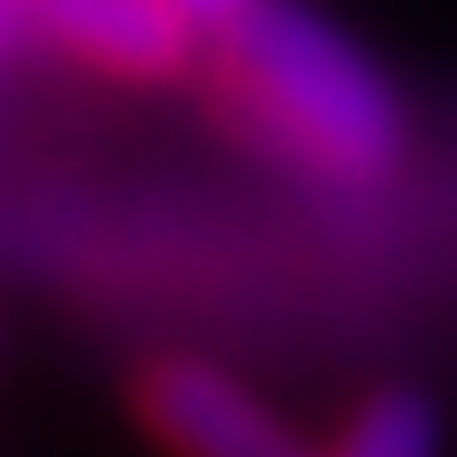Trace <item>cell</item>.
I'll return each mask as SVG.
<instances>
[{
  "label": "cell",
  "instance_id": "1",
  "mask_svg": "<svg viewBox=\"0 0 457 457\" xmlns=\"http://www.w3.org/2000/svg\"><path fill=\"white\" fill-rule=\"evenodd\" d=\"M221 69L252 114L275 130L282 153L336 183H381L411 153V107L389 69L305 0H245L213 23Z\"/></svg>",
  "mask_w": 457,
  "mask_h": 457
},
{
  "label": "cell",
  "instance_id": "2",
  "mask_svg": "<svg viewBox=\"0 0 457 457\" xmlns=\"http://www.w3.org/2000/svg\"><path fill=\"white\" fill-rule=\"evenodd\" d=\"M137 420L168 457H312L260 389L213 359H161L137 374Z\"/></svg>",
  "mask_w": 457,
  "mask_h": 457
},
{
  "label": "cell",
  "instance_id": "3",
  "mask_svg": "<svg viewBox=\"0 0 457 457\" xmlns=\"http://www.w3.org/2000/svg\"><path fill=\"white\" fill-rule=\"evenodd\" d=\"M16 31L46 38L69 62H92L107 77L168 84L198 62V23L168 0H16Z\"/></svg>",
  "mask_w": 457,
  "mask_h": 457
},
{
  "label": "cell",
  "instance_id": "4",
  "mask_svg": "<svg viewBox=\"0 0 457 457\" xmlns=\"http://www.w3.org/2000/svg\"><path fill=\"white\" fill-rule=\"evenodd\" d=\"M442 450V420L420 389H381L351 411V427L336 435V450L312 457H435Z\"/></svg>",
  "mask_w": 457,
  "mask_h": 457
},
{
  "label": "cell",
  "instance_id": "5",
  "mask_svg": "<svg viewBox=\"0 0 457 457\" xmlns=\"http://www.w3.org/2000/svg\"><path fill=\"white\" fill-rule=\"evenodd\" d=\"M168 8H183V16H191L198 31H213V23H228L237 8H245V0H168Z\"/></svg>",
  "mask_w": 457,
  "mask_h": 457
},
{
  "label": "cell",
  "instance_id": "6",
  "mask_svg": "<svg viewBox=\"0 0 457 457\" xmlns=\"http://www.w3.org/2000/svg\"><path fill=\"white\" fill-rule=\"evenodd\" d=\"M16 38V0H0V46Z\"/></svg>",
  "mask_w": 457,
  "mask_h": 457
}]
</instances>
